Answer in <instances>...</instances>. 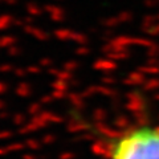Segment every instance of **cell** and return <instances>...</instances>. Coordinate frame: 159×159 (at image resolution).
Returning a JSON list of instances; mask_svg holds the SVG:
<instances>
[{"label":"cell","instance_id":"obj_1","mask_svg":"<svg viewBox=\"0 0 159 159\" xmlns=\"http://www.w3.org/2000/svg\"><path fill=\"white\" fill-rule=\"evenodd\" d=\"M107 159H159V123H141L107 142Z\"/></svg>","mask_w":159,"mask_h":159}]
</instances>
